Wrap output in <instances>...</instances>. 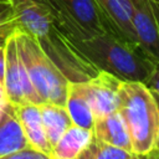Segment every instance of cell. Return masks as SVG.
<instances>
[{"mask_svg":"<svg viewBox=\"0 0 159 159\" xmlns=\"http://www.w3.org/2000/svg\"><path fill=\"white\" fill-rule=\"evenodd\" d=\"M17 27L31 35L68 82H86L96 68L68 40L50 0H10Z\"/></svg>","mask_w":159,"mask_h":159,"instance_id":"1","label":"cell"},{"mask_svg":"<svg viewBox=\"0 0 159 159\" xmlns=\"http://www.w3.org/2000/svg\"><path fill=\"white\" fill-rule=\"evenodd\" d=\"M71 42L96 68L108 72L122 81L144 83L154 68L158 67L139 46L109 31L87 40Z\"/></svg>","mask_w":159,"mask_h":159,"instance_id":"2","label":"cell"},{"mask_svg":"<svg viewBox=\"0 0 159 159\" xmlns=\"http://www.w3.org/2000/svg\"><path fill=\"white\" fill-rule=\"evenodd\" d=\"M117 112L128 129L132 153L144 155L154 150L159 112L147 84L137 81H122L118 88Z\"/></svg>","mask_w":159,"mask_h":159,"instance_id":"3","label":"cell"},{"mask_svg":"<svg viewBox=\"0 0 159 159\" xmlns=\"http://www.w3.org/2000/svg\"><path fill=\"white\" fill-rule=\"evenodd\" d=\"M14 35L30 81L41 101L65 106L68 80L31 35L17 26Z\"/></svg>","mask_w":159,"mask_h":159,"instance_id":"4","label":"cell"},{"mask_svg":"<svg viewBox=\"0 0 159 159\" xmlns=\"http://www.w3.org/2000/svg\"><path fill=\"white\" fill-rule=\"evenodd\" d=\"M55 6L63 32L71 41L87 40L112 32L94 0H50Z\"/></svg>","mask_w":159,"mask_h":159,"instance_id":"5","label":"cell"},{"mask_svg":"<svg viewBox=\"0 0 159 159\" xmlns=\"http://www.w3.org/2000/svg\"><path fill=\"white\" fill-rule=\"evenodd\" d=\"M4 50H5L4 93L6 101L14 106H19L24 103H34V104L43 103L30 81L29 73L20 56L14 32L7 37Z\"/></svg>","mask_w":159,"mask_h":159,"instance_id":"6","label":"cell"},{"mask_svg":"<svg viewBox=\"0 0 159 159\" xmlns=\"http://www.w3.org/2000/svg\"><path fill=\"white\" fill-rule=\"evenodd\" d=\"M132 22L137 42L147 57L159 66V29L149 0H132Z\"/></svg>","mask_w":159,"mask_h":159,"instance_id":"7","label":"cell"},{"mask_svg":"<svg viewBox=\"0 0 159 159\" xmlns=\"http://www.w3.org/2000/svg\"><path fill=\"white\" fill-rule=\"evenodd\" d=\"M122 80L99 71L94 77L84 82L86 94L94 119L117 111L118 88Z\"/></svg>","mask_w":159,"mask_h":159,"instance_id":"8","label":"cell"},{"mask_svg":"<svg viewBox=\"0 0 159 159\" xmlns=\"http://www.w3.org/2000/svg\"><path fill=\"white\" fill-rule=\"evenodd\" d=\"M101 12L106 17L111 30L125 41L137 45V37L133 29L132 0H94Z\"/></svg>","mask_w":159,"mask_h":159,"instance_id":"9","label":"cell"},{"mask_svg":"<svg viewBox=\"0 0 159 159\" xmlns=\"http://www.w3.org/2000/svg\"><path fill=\"white\" fill-rule=\"evenodd\" d=\"M31 148L19 122L15 106L6 103L0 109V158Z\"/></svg>","mask_w":159,"mask_h":159,"instance_id":"10","label":"cell"},{"mask_svg":"<svg viewBox=\"0 0 159 159\" xmlns=\"http://www.w3.org/2000/svg\"><path fill=\"white\" fill-rule=\"evenodd\" d=\"M15 109H16V114L21 124V128L24 130V134L29 140L31 148L40 150L51 157L52 148L46 138L39 104L24 103V104L15 106Z\"/></svg>","mask_w":159,"mask_h":159,"instance_id":"11","label":"cell"},{"mask_svg":"<svg viewBox=\"0 0 159 159\" xmlns=\"http://www.w3.org/2000/svg\"><path fill=\"white\" fill-rule=\"evenodd\" d=\"M92 130L93 135L97 139L132 153V144L128 129L123 118L117 111L96 118Z\"/></svg>","mask_w":159,"mask_h":159,"instance_id":"12","label":"cell"},{"mask_svg":"<svg viewBox=\"0 0 159 159\" xmlns=\"http://www.w3.org/2000/svg\"><path fill=\"white\" fill-rule=\"evenodd\" d=\"M65 107L73 124L87 129L93 128L94 117L86 94L84 82H68Z\"/></svg>","mask_w":159,"mask_h":159,"instance_id":"13","label":"cell"},{"mask_svg":"<svg viewBox=\"0 0 159 159\" xmlns=\"http://www.w3.org/2000/svg\"><path fill=\"white\" fill-rule=\"evenodd\" d=\"M46 138L51 148L58 142L63 133L73 124L65 106L43 102L39 104Z\"/></svg>","mask_w":159,"mask_h":159,"instance_id":"14","label":"cell"},{"mask_svg":"<svg viewBox=\"0 0 159 159\" xmlns=\"http://www.w3.org/2000/svg\"><path fill=\"white\" fill-rule=\"evenodd\" d=\"M93 138V130L72 124L52 147V159H75Z\"/></svg>","mask_w":159,"mask_h":159,"instance_id":"15","label":"cell"},{"mask_svg":"<svg viewBox=\"0 0 159 159\" xmlns=\"http://www.w3.org/2000/svg\"><path fill=\"white\" fill-rule=\"evenodd\" d=\"M133 155V153L104 143L93 135L75 159H130Z\"/></svg>","mask_w":159,"mask_h":159,"instance_id":"16","label":"cell"},{"mask_svg":"<svg viewBox=\"0 0 159 159\" xmlns=\"http://www.w3.org/2000/svg\"><path fill=\"white\" fill-rule=\"evenodd\" d=\"M0 159H52V158L34 148H26V149H21L19 152L11 153L9 155L1 157Z\"/></svg>","mask_w":159,"mask_h":159,"instance_id":"17","label":"cell"},{"mask_svg":"<svg viewBox=\"0 0 159 159\" xmlns=\"http://www.w3.org/2000/svg\"><path fill=\"white\" fill-rule=\"evenodd\" d=\"M16 22L15 10L10 0H0V26Z\"/></svg>","mask_w":159,"mask_h":159,"instance_id":"18","label":"cell"},{"mask_svg":"<svg viewBox=\"0 0 159 159\" xmlns=\"http://www.w3.org/2000/svg\"><path fill=\"white\" fill-rule=\"evenodd\" d=\"M144 83L147 84V87L149 89H152L153 92L159 94V66L154 68V71L149 75V77L147 78V81Z\"/></svg>","mask_w":159,"mask_h":159,"instance_id":"19","label":"cell"},{"mask_svg":"<svg viewBox=\"0 0 159 159\" xmlns=\"http://www.w3.org/2000/svg\"><path fill=\"white\" fill-rule=\"evenodd\" d=\"M17 26L16 22H12V24H7V25H4V26H0V48L5 46V42L7 40V37L14 32L15 27Z\"/></svg>","mask_w":159,"mask_h":159,"instance_id":"20","label":"cell"},{"mask_svg":"<svg viewBox=\"0 0 159 159\" xmlns=\"http://www.w3.org/2000/svg\"><path fill=\"white\" fill-rule=\"evenodd\" d=\"M4 76H5V50L0 48V87L4 89Z\"/></svg>","mask_w":159,"mask_h":159,"instance_id":"21","label":"cell"},{"mask_svg":"<svg viewBox=\"0 0 159 159\" xmlns=\"http://www.w3.org/2000/svg\"><path fill=\"white\" fill-rule=\"evenodd\" d=\"M150 91H152V89H150ZM152 93H153V96H154V99H155V102H157V107H158V112H159V94L155 93V92H153V91H152ZM154 150L159 153V124H158V133H157V139H155Z\"/></svg>","mask_w":159,"mask_h":159,"instance_id":"22","label":"cell"},{"mask_svg":"<svg viewBox=\"0 0 159 159\" xmlns=\"http://www.w3.org/2000/svg\"><path fill=\"white\" fill-rule=\"evenodd\" d=\"M142 159H159V153L155 150H152L148 154L142 155Z\"/></svg>","mask_w":159,"mask_h":159,"instance_id":"23","label":"cell"},{"mask_svg":"<svg viewBox=\"0 0 159 159\" xmlns=\"http://www.w3.org/2000/svg\"><path fill=\"white\" fill-rule=\"evenodd\" d=\"M6 103H7V101H6V97H5V93H4V89L0 87V109H1Z\"/></svg>","mask_w":159,"mask_h":159,"instance_id":"24","label":"cell"},{"mask_svg":"<svg viewBox=\"0 0 159 159\" xmlns=\"http://www.w3.org/2000/svg\"><path fill=\"white\" fill-rule=\"evenodd\" d=\"M149 2H150L153 6H155V7H159V0H149Z\"/></svg>","mask_w":159,"mask_h":159,"instance_id":"25","label":"cell"},{"mask_svg":"<svg viewBox=\"0 0 159 159\" xmlns=\"http://www.w3.org/2000/svg\"><path fill=\"white\" fill-rule=\"evenodd\" d=\"M130 159H142V155H135V154H134Z\"/></svg>","mask_w":159,"mask_h":159,"instance_id":"26","label":"cell"}]
</instances>
